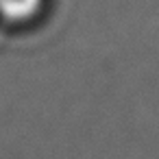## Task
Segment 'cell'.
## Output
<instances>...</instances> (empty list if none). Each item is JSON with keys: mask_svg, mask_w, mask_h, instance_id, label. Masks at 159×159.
I'll return each mask as SVG.
<instances>
[{"mask_svg": "<svg viewBox=\"0 0 159 159\" xmlns=\"http://www.w3.org/2000/svg\"><path fill=\"white\" fill-rule=\"evenodd\" d=\"M44 0H0V16L9 22H26L39 13Z\"/></svg>", "mask_w": 159, "mask_h": 159, "instance_id": "1", "label": "cell"}]
</instances>
